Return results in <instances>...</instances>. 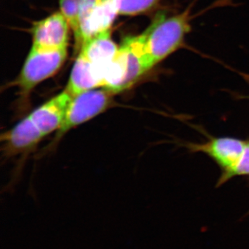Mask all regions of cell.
Segmentation results:
<instances>
[{
  "instance_id": "obj_1",
  "label": "cell",
  "mask_w": 249,
  "mask_h": 249,
  "mask_svg": "<svg viewBox=\"0 0 249 249\" xmlns=\"http://www.w3.org/2000/svg\"><path fill=\"white\" fill-rule=\"evenodd\" d=\"M154 67L147 52L143 34L127 37L106 68L102 88L114 95L124 92L138 83Z\"/></svg>"
},
{
  "instance_id": "obj_2",
  "label": "cell",
  "mask_w": 249,
  "mask_h": 249,
  "mask_svg": "<svg viewBox=\"0 0 249 249\" xmlns=\"http://www.w3.org/2000/svg\"><path fill=\"white\" fill-rule=\"evenodd\" d=\"M193 152L209 156L221 170L217 186L232 178L249 175V141L217 137L200 144H191Z\"/></svg>"
},
{
  "instance_id": "obj_3",
  "label": "cell",
  "mask_w": 249,
  "mask_h": 249,
  "mask_svg": "<svg viewBox=\"0 0 249 249\" xmlns=\"http://www.w3.org/2000/svg\"><path fill=\"white\" fill-rule=\"evenodd\" d=\"M189 13L186 11L170 17L159 16L142 34L147 53L155 66L182 45L191 29Z\"/></svg>"
},
{
  "instance_id": "obj_4",
  "label": "cell",
  "mask_w": 249,
  "mask_h": 249,
  "mask_svg": "<svg viewBox=\"0 0 249 249\" xmlns=\"http://www.w3.org/2000/svg\"><path fill=\"white\" fill-rule=\"evenodd\" d=\"M67 57V49L38 50L31 48L22 70L11 86L18 89L19 101L26 106L31 92L37 85L54 76Z\"/></svg>"
},
{
  "instance_id": "obj_5",
  "label": "cell",
  "mask_w": 249,
  "mask_h": 249,
  "mask_svg": "<svg viewBox=\"0 0 249 249\" xmlns=\"http://www.w3.org/2000/svg\"><path fill=\"white\" fill-rule=\"evenodd\" d=\"M115 95L105 88L94 89L80 93L72 98L65 119L55 132L51 146H55L72 129L88 122L112 106Z\"/></svg>"
},
{
  "instance_id": "obj_6",
  "label": "cell",
  "mask_w": 249,
  "mask_h": 249,
  "mask_svg": "<svg viewBox=\"0 0 249 249\" xmlns=\"http://www.w3.org/2000/svg\"><path fill=\"white\" fill-rule=\"evenodd\" d=\"M70 28L68 21L60 11L34 23L31 28V48L38 50L67 49Z\"/></svg>"
},
{
  "instance_id": "obj_7",
  "label": "cell",
  "mask_w": 249,
  "mask_h": 249,
  "mask_svg": "<svg viewBox=\"0 0 249 249\" xmlns=\"http://www.w3.org/2000/svg\"><path fill=\"white\" fill-rule=\"evenodd\" d=\"M45 138L28 115L1 135V150L5 158H13L32 151Z\"/></svg>"
},
{
  "instance_id": "obj_8",
  "label": "cell",
  "mask_w": 249,
  "mask_h": 249,
  "mask_svg": "<svg viewBox=\"0 0 249 249\" xmlns=\"http://www.w3.org/2000/svg\"><path fill=\"white\" fill-rule=\"evenodd\" d=\"M72 98L73 96L64 89L29 114L45 138L60 128Z\"/></svg>"
},
{
  "instance_id": "obj_9",
  "label": "cell",
  "mask_w": 249,
  "mask_h": 249,
  "mask_svg": "<svg viewBox=\"0 0 249 249\" xmlns=\"http://www.w3.org/2000/svg\"><path fill=\"white\" fill-rule=\"evenodd\" d=\"M119 48L111 39L109 29L85 41L80 47L78 55L84 57L101 70L103 82L105 70L115 57Z\"/></svg>"
},
{
  "instance_id": "obj_10",
  "label": "cell",
  "mask_w": 249,
  "mask_h": 249,
  "mask_svg": "<svg viewBox=\"0 0 249 249\" xmlns=\"http://www.w3.org/2000/svg\"><path fill=\"white\" fill-rule=\"evenodd\" d=\"M102 87L101 70L84 57L78 55L65 89L74 97L85 91Z\"/></svg>"
},
{
  "instance_id": "obj_11",
  "label": "cell",
  "mask_w": 249,
  "mask_h": 249,
  "mask_svg": "<svg viewBox=\"0 0 249 249\" xmlns=\"http://www.w3.org/2000/svg\"><path fill=\"white\" fill-rule=\"evenodd\" d=\"M119 15L116 0H103L83 19L80 24V37L78 48L82 44L103 31L111 29L116 16Z\"/></svg>"
},
{
  "instance_id": "obj_12",
  "label": "cell",
  "mask_w": 249,
  "mask_h": 249,
  "mask_svg": "<svg viewBox=\"0 0 249 249\" xmlns=\"http://www.w3.org/2000/svg\"><path fill=\"white\" fill-rule=\"evenodd\" d=\"M60 12L68 21L74 34L76 45H79L80 37V11L78 0H58Z\"/></svg>"
},
{
  "instance_id": "obj_13",
  "label": "cell",
  "mask_w": 249,
  "mask_h": 249,
  "mask_svg": "<svg viewBox=\"0 0 249 249\" xmlns=\"http://www.w3.org/2000/svg\"><path fill=\"white\" fill-rule=\"evenodd\" d=\"M161 0H116L119 15L134 16L151 11Z\"/></svg>"
},
{
  "instance_id": "obj_14",
  "label": "cell",
  "mask_w": 249,
  "mask_h": 249,
  "mask_svg": "<svg viewBox=\"0 0 249 249\" xmlns=\"http://www.w3.org/2000/svg\"><path fill=\"white\" fill-rule=\"evenodd\" d=\"M80 5V24L98 6L103 0H78Z\"/></svg>"
}]
</instances>
